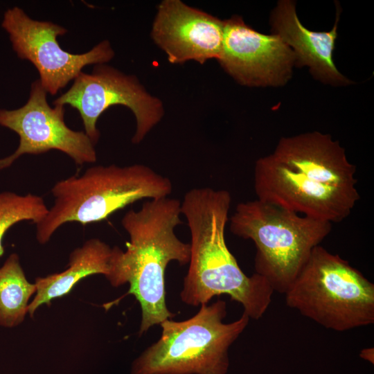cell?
I'll return each mask as SVG.
<instances>
[{
  "label": "cell",
  "mask_w": 374,
  "mask_h": 374,
  "mask_svg": "<svg viewBox=\"0 0 374 374\" xmlns=\"http://www.w3.org/2000/svg\"><path fill=\"white\" fill-rule=\"evenodd\" d=\"M226 303L217 300L188 319L163 321L161 337L134 360L130 374H226L229 348L249 317L243 312L226 323Z\"/></svg>",
  "instance_id": "obj_5"
},
{
  "label": "cell",
  "mask_w": 374,
  "mask_h": 374,
  "mask_svg": "<svg viewBox=\"0 0 374 374\" xmlns=\"http://www.w3.org/2000/svg\"><path fill=\"white\" fill-rule=\"evenodd\" d=\"M172 190L168 177L143 164L90 167L53 186L54 204L36 224V239L44 244L66 222H100L138 200L168 197Z\"/></svg>",
  "instance_id": "obj_3"
},
{
  "label": "cell",
  "mask_w": 374,
  "mask_h": 374,
  "mask_svg": "<svg viewBox=\"0 0 374 374\" xmlns=\"http://www.w3.org/2000/svg\"><path fill=\"white\" fill-rule=\"evenodd\" d=\"M35 292V285L26 279L19 256L11 253L0 267V326L12 328L20 324Z\"/></svg>",
  "instance_id": "obj_16"
},
{
  "label": "cell",
  "mask_w": 374,
  "mask_h": 374,
  "mask_svg": "<svg viewBox=\"0 0 374 374\" xmlns=\"http://www.w3.org/2000/svg\"><path fill=\"white\" fill-rule=\"evenodd\" d=\"M229 228L234 235L253 241L255 273L284 294L313 249L329 235L332 224L256 199L236 206Z\"/></svg>",
  "instance_id": "obj_4"
},
{
  "label": "cell",
  "mask_w": 374,
  "mask_h": 374,
  "mask_svg": "<svg viewBox=\"0 0 374 374\" xmlns=\"http://www.w3.org/2000/svg\"><path fill=\"white\" fill-rule=\"evenodd\" d=\"M53 105H68L77 109L84 132L94 145L100 138L97 121L113 105L125 106L134 114L136 130L132 142L134 144L141 143L164 115L161 100L151 95L135 75L125 74L105 64H96L91 73L82 71Z\"/></svg>",
  "instance_id": "obj_7"
},
{
  "label": "cell",
  "mask_w": 374,
  "mask_h": 374,
  "mask_svg": "<svg viewBox=\"0 0 374 374\" xmlns=\"http://www.w3.org/2000/svg\"><path fill=\"white\" fill-rule=\"evenodd\" d=\"M284 294L288 307L326 329L344 332L374 323V284L321 244Z\"/></svg>",
  "instance_id": "obj_6"
},
{
  "label": "cell",
  "mask_w": 374,
  "mask_h": 374,
  "mask_svg": "<svg viewBox=\"0 0 374 374\" xmlns=\"http://www.w3.org/2000/svg\"><path fill=\"white\" fill-rule=\"evenodd\" d=\"M339 12L330 32H314L301 24L297 17L295 3L289 0L279 1L271 15L273 34L287 44L295 57L297 66H308L315 78L335 85L350 83L336 68L333 51L337 36Z\"/></svg>",
  "instance_id": "obj_14"
},
{
  "label": "cell",
  "mask_w": 374,
  "mask_h": 374,
  "mask_svg": "<svg viewBox=\"0 0 374 374\" xmlns=\"http://www.w3.org/2000/svg\"><path fill=\"white\" fill-rule=\"evenodd\" d=\"M47 92L39 79L30 86L26 103L15 109H0V125L19 137L16 150L0 159V170L10 167L24 154H39L51 150H60L76 165L97 160L95 145L83 131L70 129L64 121V106L49 105Z\"/></svg>",
  "instance_id": "obj_9"
},
{
  "label": "cell",
  "mask_w": 374,
  "mask_h": 374,
  "mask_svg": "<svg viewBox=\"0 0 374 374\" xmlns=\"http://www.w3.org/2000/svg\"><path fill=\"white\" fill-rule=\"evenodd\" d=\"M44 199L38 195H20L10 191L0 193V257L4 253L2 244L6 231L15 224L30 220L35 224L48 213Z\"/></svg>",
  "instance_id": "obj_17"
},
{
  "label": "cell",
  "mask_w": 374,
  "mask_h": 374,
  "mask_svg": "<svg viewBox=\"0 0 374 374\" xmlns=\"http://www.w3.org/2000/svg\"><path fill=\"white\" fill-rule=\"evenodd\" d=\"M253 177L258 199L331 224L346 218L359 199L357 189L315 181L289 169L270 154L256 161Z\"/></svg>",
  "instance_id": "obj_10"
},
{
  "label": "cell",
  "mask_w": 374,
  "mask_h": 374,
  "mask_svg": "<svg viewBox=\"0 0 374 374\" xmlns=\"http://www.w3.org/2000/svg\"><path fill=\"white\" fill-rule=\"evenodd\" d=\"M1 26L8 34L17 56L35 66L42 86L51 95L65 87L84 66L105 64L114 57L108 40L81 54L64 51L57 37L67 33L65 28L51 21L35 20L17 6L6 10Z\"/></svg>",
  "instance_id": "obj_8"
},
{
  "label": "cell",
  "mask_w": 374,
  "mask_h": 374,
  "mask_svg": "<svg viewBox=\"0 0 374 374\" xmlns=\"http://www.w3.org/2000/svg\"><path fill=\"white\" fill-rule=\"evenodd\" d=\"M224 21L180 0H163L157 6L151 29L154 42L173 64L217 60Z\"/></svg>",
  "instance_id": "obj_12"
},
{
  "label": "cell",
  "mask_w": 374,
  "mask_h": 374,
  "mask_svg": "<svg viewBox=\"0 0 374 374\" xmlns=\"http://www.w3.org/2000/svg\"><path fill=\"white\" fill-rule=\"evenodd\" d=\"M374 353H373V348H366L361 351L360 353V357L363 358L365 360H367L370 362L371 363L373 364V359H374Z\"/></svg>",
  "instance_id": "obj_18"
},
{
  "label": "cell",
  "mask_w": 374,
  "mask_h": 374,
  "mask_svg": "<svg viewBox=\"0 0 374 374\" xmlns=\"http://www.w3.org/2000/svg\"><path fill=\"white\" fill-rule=\"evenodd\" d=\"M231 203L226 190L195 188L185 194L181 213L190 233V257L180 296L186 304L198 306L226 294L257 320L267 310L274 291L263 276H247L226 245Z\"/></svg>",
  "instance_id": "obj_1"
},
{
  "label": "cell",
  "mask_w": 374,
  "mask_h": 374,
  "mask_svg": "<svg viewBox=\"0 0 374 374\" xmlns=\"http://www.w3.org/2000/svg\"><path fill=\"white\" fill-rule=\"evenodd\" d=\"M289 169L329 186L357 189L356 168L344 149L329 134L319 132L282 137L270 154Z\"/></svg>",
  "instance_id": "obj_13"
},
{
  "label": "cell",
  "mask_w": 374,
  "mask_h": 374,
  "mask_svg": "<svg viewBox=\"0 0 374 374\" xmlns=\"http://www.w3.org/2000/svg\"><path fill=\"white\" fill-rule=\"evenodd\" d=\"M121 249L111 247L98 238H91L82 247L73 249L69 258L68 268L60 273L35 278V296L28 305L33 317L42 305H50L52 300L62 297L82 278L93 274H103L113 285L117 258Z\"/></svg>",
  "instance_id": "obj_15"
},
{
  "label": "cell",
  "mask_w": 374,
  "mask_h": 374,
  "mask_svg": "<svg viewBox=\"0 0 374 374\" xmlns=\"http://www.w3.org/2000/svg\"><path fill=\"white\" fill-rule=\"evenodd\" d=\"M181 214L180 201L166 197L148 199L122 218L130 241L117 259L114 287L129 283L124 296L134 295L140 304V335L175 315L166 305L165 275L170 262L185 265L190 261V244L175 233L182 223Z\"/></svg>",
  "instance_id": "obj_2"
},
{
  "label": "cell",
  "mask_w": 374,
  "mask_h": 374,
  "mask_svg": "<svg viewBox=\"0 0 374 374\" xmlns=\"http://www.w3.org/2000/svg\"><path fill=\"white\" fill-rule=\"evenodd\" d=\"M217 61L240 84L265 87L283 85L291 76L295 57L279 36L260 33L233 15L224 20Z\"/></svg>",
  "instance_id": "obj_11"
}]
</instances>
